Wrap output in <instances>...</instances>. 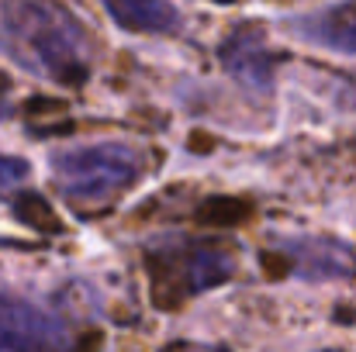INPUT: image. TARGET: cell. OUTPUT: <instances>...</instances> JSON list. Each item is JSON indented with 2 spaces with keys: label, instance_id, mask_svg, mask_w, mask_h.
Wrapping results in <instances>:
<instances>
[{
  "label": "cell",
  "instance_id": "7",
  "mask_svg": "<svg viewBox=\"0 0 356 352\" xmlns=\"http://www.w3.org/2000/svg\"><path fill=\"white\" fill-rule=\"evenodd\" d=\"M305 31H308L315 42H325L329 49L356 52V3L339 7V10H329V14H322V17H315Z\"/></svg>",
  "mask_w": 356,
  "mask_h": 352
},
{
  "label": "cell",
  "instance_id": "5",
  "mask_svg": "<svg viewBox=\"0 0 356 352\" xmlns=\"http://www.w3.org/2000/svg\"><path fill=\"white\" fill-rule=\"evenodd\" d=\"M222 59H225V66L236 73L238 80H245V83H252L259 90L270 87V56H266V45L259 42V35H249V31L236 35L225 45Z\"/></svg>",
  "mask_w": 356,
  "mask_h": 352
},
{
  "label": "cell",
  "instance_id": "2",
  "mask_svg": "<svg viewBox=\"0 0 356 352\" xmlns=\"http://www.w3.org/2000/svg\"><path fill=\"white\" fill-rule=\"evenodd\" d=\"M52 169L66 197L104 201V197H115L138 176L142 159L135 149L121 142H101V145H83V149H70L56 156Z\"/></svg>",
  "mask_w": 356,
  "mask_h": 352
},
{
  "label": "cell",
  "instance_id": "3",
  "mask_svg": "<svg viewBox=\"0 0 356 352\" xmlns=\"http://www.w3.org/2000/svg\"><path fill=\"white\" fill-rule=\"evenodd\" d=\"M59 346H70V332L56 315L0 290V349H59Z\"/></svg>",
  "mask_w": 356,
  "mask_h": 352
},
{
  "label": "cell",
  "instance_id": "1",
  "mask_svg": "<svg viewBox=\"0 0 356 352\" xmlns=\"http://www.w3.org/2000/svg\"><path fill=\"white\" fill-rule=\"evenodd\" d=\"M3 52L56 83H76L87 76V42L83 31L49 0H7L0 14Z\"/></svg>",
  "mask_w": 356,
  "mask_h": 352
},
{
  "label": "cell",
  "instance_id": "6",
  "mask_svg": "<svg viewBox=\"0 0 356 352\" xmlns=\"http://www.w3.org/2000/svg\"><path fill=\"white\" fill-rule=\"evenodd\" d=\"M298 252V262L305 273H315V276H350L356 266L353 252L336 245V242H325V238H315V242H301L294 245Z\"/></svg>",
  "mask_w": 356,
  "mask_h": 352
},
{
  "label": "cell",
  "instance_id": "4",
  "mask_svg": "<svg viewBox=\"0 0 356 352\" xmlns=\"http://www.w3.org/2000/svg\"><path fill=\"white\" fill-rule=\"evenodd\" d=\"M104 3H108V10L118 17L121 24L131 28V31L163 35V31H173L180 24V14L166 0H104Z\"/></svg>",
  "mask_w": 356,
  "mask_h": 352
},
{
  "label": "cell",
  "instance_id": "9",
  "mask_svg": "<svg viewBox=\"0 0 356 352\" xmlns=\"http://www.w3.org/2000/svg\"><path fill=\"white\" fill-rule=\"evenodd\" d=\"M0 117H3V108H0Z\"/></svg>",
  "mask_w": 356,
  "mask_h": 352
},
{
  "label": "cell",
  "instance_id": "8",
  "mask_svg": "<svg viewBox=\"0 0 356 352\" xmlns=\"http://www.w3.org/2000/svg\"><path fill=\"white\" fill-rule=\"evenodd\" d=\"M28 176V162L17 156H0V197H7L10 190H17Z\"/></svg>",
  "mask_w": 356,
  "mask_h": 352
}]
</instances>
